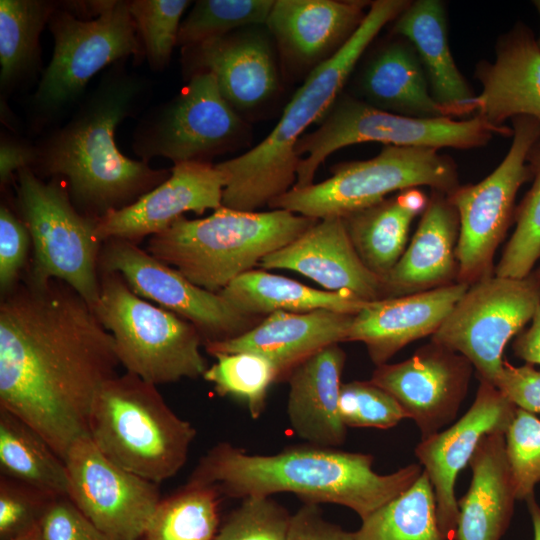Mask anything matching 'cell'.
I'll return each instance as SVG.
<instances>
[{"label": "cell", "instance_id": "1", "mask_svg": "<svg viewBox=\"0 0 540 540\" xmlns=\"http://www.w3.org/2000/svg\"><path fill=\"white\" fill-rule=\"evenodd\" d=\"M120 365L112 335L65 282L28 275L1 298L0 408L63 460L89 436L95 398Z\"/></svg>", "mask_w": 540, "mask_h": 540}, {"label": "cell", "instance_id": "2", "mask_svg": "<svg viewBox=\"0 0 540 540\" xmlns=\"http://www.w3.org/2000/svg\"><path fill=\"white\" fill-rule=\"evenodd\" d=\"M124 61L103 74L66 124L34 145L30 166L39 177L62 180L78 212L97 220L133 204L171 175L128 158L116 145L117 126L150 94L148 80L129 72Z\"/></svg>", "mask_w": 540, "mask_h": 540}, {"label": "cell", "instance_id": "3", "mask_svg": "<svg viewBox=\"0 0 540 540\" xmlns=\"http://www.w3.org/2000/svg\"><path fill=\"white\" fill-rule=\"evenodd\" d=\"M373 460L370 454L309 443L264 455L221 442L200 459L187 483L242 499L291 492L305 503L345 506L363 520L409 489L423 473L419 463H412L379 474Z\"/></svg>", "mask_w": 540, "mask_h": 540}, {"label": "cell", "instance_id": "4", "mask_svg": "<svg viewBox=\"0 0 540 540\" xmlns=\"http://www.w3.org/2000/svg\"><path fill=\"white\" fill-rule=\"evenodd\" d=\"M406 0L371 2L363 22L331 58L309 72L272 131L255 147L216 167L226 178L222 206L255 212L293 188L300 159L294 147L306 129L326 115L364 52Z\"/></svg>", "mask_w": 540, "mask_h": 540}, {"label": "cell", "instance_id": "5", "mask_svg": "<svg viewBox=\"0 0 540 540\" xmlns=\"http://www.w3.org/2000/svg\"><path fill=\"white\" fill-rule=\"evenodd\" d=\"M317 220L284 209L247 212L221 206L202 219L180 217L149 238L147 252L195 285L220 293Z\"/></svg>", "mask_w": 540, "mask_h": 540}, {"label": "cell", "instance_id": "6", "mask_svg": "<svg viewBox=\"0 0 540 540\" xmlns=\"http://www.w3.org/2000/svg\"><path fill=\"white\" fill-rule=\"evenodd\" d=\"M196 429L165 402L156 385L125 372L98 392L89 437L113 463L159 484L184 466Z\"/></svg>", "mask_w": 540, "mask_h": 540}, {"label": "cell", "instance_id": "7", "mask_svg": "<svg viewBox=\"0 0 540 540\" xmlns=\"http://www.w3.org/2000/svg\"><path fill=\"white\" fill-rule=\"evenodd\" d=\"M93 308L112 335L120 364L154 385L203 376V338L189 321L136 295L117 272H99Z\"/></svg>", "mask_w": 540, "mask_h": 540}, {"label": "cell", "instance_id": "8", "mask_svg": "<svg viewBox=\"0 0 540 540\" xmlns=\"http://www.w3.org/2000/svg\"><path fill=\"white\" fill-rule=\"evenodd\" d=\"M508 126H494L480 118H414L378 109L361 99L338 97L317 129L305 133L294 147L300 159L293 188L313 184L320 165L346 146L379 142L385 146L473 149L494 135L512 136Z\"/></svg>", "mask_w": 540, "mask_h": 540}, {"label": "cell", "instance_id": "9", "mask_svg": "<svg viewBox=\"0 0 540 540\" xmlns=\"http://www.w3.org/2000/svg\"><path fill=\"white\" fill-rule=\"evenodd\" d=\"M48 28L53 54L31 98L32 126L42 128L77 100L89 80L106 66L145 51L128 1L104 0L100 14L81 19L60 2Z\"/></svg>", "mask_w": 540, "mask_h": 540}, {"label": "cell", "instance_id": "10", "mask_svg": "<svg viewBox=\"0 0 540 540\" xmlns=\"http://www.w3.org/2000/svg\"><path fill=\"white\" fill-rule=\"evenodd\" d=\"M422 186L454 192L460 186L454 160L434 148L385 146L371 159L337 164L328 179L292 188L268 206L314 219L342 218L392 192Z\"/></svg>", "mask_w": 540, "mask_h": 540}, {"label": "cell", "instance_id": "11", "mask_svg": "<svg viewBox=\"0 0 540 540\" xmlns=\"http://www.w3.org/2000/svg\"><path fill=\"white\" fill-rule=\"evenodd\" d=\"M17 207L33 248L28 275L36 281L57 279L72 287L94 308L99 299L102 241L97 219L73 205L62 180L45 182L31 167L17 171Z\"/></svg>", "mask_w": 540, "mask_h": 540}, {"label": "cell", "instance_id": "12", "mask_svg": "<svg viewBox=\"0 0 540 540\" xmlns=\"http://www.w3.org/2000/svg\"><path fill=\"white\" fill-rule=\"evenodd\" d=\"M511 121L512 143L498 167L480 182L460 185L448 195L459 216L455 254L460 283L471 285L494 274V253L514 222L517 192L532 179L527 156L540 139V122L529 116Z\"/></svg>", "mask_w": 540, "mask_h": 540}, {"label": "cell", "instance_id": "13", "mask_svg": "<svg viewBox=\"0 0 540 540\" xmlns=\"http://www.w3.org/2000/svg\"><path fill=\"white\" fill-rule=\"evenodd\" d=\"M244 132V122L223 96L215 76L199 72L173 99L140 119L132 146L146 163L154 157L174 164L208 162L234 147Z\"/></svg>", "mask_w": 540, "mask_h": 540}, {"label": "cell", "instance_id": "14", "mask_svg": "<svg viewBox=\"0 0 540 540\" xmlns=\"http://www.w3.org/2000/svg\"><path fill=\"white\" fill-rule=\"evenodd\" d=\"M540 301V279L492 275L471 284L441 326L436 342L463 355L480 380L494 385L503 352L534 316Z\"/></svg>", "mask_w": 540, "mask_h": 540}, {"label": "cell", "instance_id": "15", "mask_svg": "<svg viewBox=\"0 0 540 540\" xmlns=\"http://www.w3.org/2000/svg\"><path fill=\"white\" fill-rule=\"evenodd\" d=\"M100 271L119 273L136 295L192 323L203 338V346L238 337L264 318L236 310L219 293L195 285L127 240L108 239L102 243Z\"/></svg>", "mask_w": 540, "mask_h": 540}, {"label": "cell", "instance_id": "16", "mask_svg": "<svg viewBox=\"0 0 540 540\" xmlns=\"http://www.w3.org/2000/svg\"><path fill=\"white\" fill-rule=\"evenodd\" d=\"M68 498L111 540H138L160 500L156 483L108 459L89 436L64 459Z\"/></svg>", "mask_w": 540, "mask_h": 540}, {"label": "cell", "instance_id": "17", "mask_svg": "<svg viewBox=\"0 0 540 540\" xmlns=\"http://www.w3.org/2000/svg\"><path fill=\"white\" fill-rule=\"evenodd\" d=\"M517 407L493 384L480 380L475 399L465 414L421 441L415 455L435 493L439 529L445 540H455L459 516L455 485L480 441L493 433L505 434Z\"/></svg>", "mask_w": 540, "mask_h": 540}, {"label": "cell", "instance_id": "18", "mask_svg": "<svg viewBox=\"0 0 540 540\" xmlns=\"http://www.w3.org/2000/svg\"><path fill=\"white\" fill-rule=\"evenodd\" d=\"M472 371L463 355L431 340L402 362L376 366L370 381L395 398L425 439L454 421Z\"/></svg>", "mask_w": 540, "mask_h": 540}, {"label": "cell", "instance_id": "19", "mask_svg": "<svg viewBox=\"0 0 540 540\" xmlns=\"http://www.w3.org/2000/svg\"><path fill=\"white\" fill-rule=\"evenodd\" d=\"M224 174L209 162L174 164L170 177L133 204L98 219L96 233L104 242L123 239L138 244L168 229L192 211L203 214L222 206Z\"/></svg>", "mask_w": 540, "mask_h": 540}, {"label": "cell", "instance_id": "20", "mask_svg": "<svg viewBox=\"0 0 540 540\" xmlns=\"http://www.w3.org/2000/svg\"><path fill=\"white\" fill-rule=\"evenodd\" d=\"M260 26L239 29L225 36L184 48L189 77L212 73L236 111L258 108L279 89V74L269 35Z\"/></svg>", "mask_w": 540, "mask_h": 540}, {"label": "cell", "instance_id": "21", "mask_svg": "<svg viewBox=\"0 0 540 540\" xmlns=\"http://www.w3.org/2000/svg\"><path fill=\"white\" fill-rule=\"evenodd\" d=\"M474 75L482 90L471 101L472 117L498 127L517 116L540 122V47L523 22L497 39L494 61H480Z\"/></svg>", "mask_w": 540, "mask_h": 540}, {"label": "cell", "instance_id": "22", "mask_svg": "<svg viewBox=\"0 0 540 540\" xmlns=\"http://www.w3.org/2000/svg\"><path fill=\"white\" fill-rule=\"evenodd\" d=\"M259 266L295 271L327 291L349 292L367 302L383 298L381 279L360 259L341 217L318 219L295 240L266 255Z\"/></svg>", "mask_w": 540, "mask_h": 540}, {"label": "cell", "instance_id": "23", "mask_svg": "<svg viewBox=\"0 0 540 540\" xmlns=\"http://www.w3.org/2000/svg\"><path fill=\"white\" fill-rule=\"evenodd\" d=\"M370 4L360 0H276L265 26L289 64L313 70L353 36Z\"/></svg>", "mask_w": 540, "mask_h": 540}, {"label": "cell", "instance_id": "24", "mask_svg": "<svg viewBox=\"0 0 540 540\" xmlns=\"http://www.w3.org/2000/svg\"><path fill=\"white\" fill-rule=\"evenodd\" d=\"M469 286L455 282L367 302L354 315L347 341L362 342L372 362L383 365L406 345L433 335Z\"/></svg>", "mask_w": 540, "mask_h": 540}, {"label": "cell", "instance_id": "25", "mask_svg": "<svg viewBox=\"0 0 540 540\" xmlns=\"http://www.w3.org/2000/svg\"><path fill=\"white\" fill-rule=\"evenodd\" d=\"M353 317L326 309L306 313L274 312L246 333L223 342L207 343L204 347L212 356L237 352L261 355L274 365L281 381L318 351L346 342Z\"/></svg>", "mask_w": 540, "mask_h": 540}, {"label": "cell", "instance_id": "26", "mask_svg": "<svg viewBox=\"0 0 540 540\" xmlns=\"http://www.w3.org/2000/svg\"><path fill=\"white\" fill-rule=\"evenodd\" d=\"M459 226L458 212L448 195L432 190L409 246L382 279V299L457 282Z\"/></svg>", "mask_w": 540, "mask_h": 540}, {"label": "cell", "instance_id": "27", "mask_svg": "<svg viewBox=\"0 0 540 540\" xmlns=\"http://www.w3.org/2000/svg\"><path fill=\"white\" fill-rule=\"evenodd\" d=\"M391 33L413 45L443 116L457 120L472 115L471 101L476 94L452 56L445 4L439 0L410 1L393 21Z\"/></svg>", "mask_w": 540, "mask_h": 540}, {"label": "cell", "instance_id": "28", "mask_svg": "<svg viewBox=\"0 0 540 540\" xmlns=\"http://www.w3.org/2000/svg\"><path fill=\"white\" fill-rule=\"evenodd\" d=\"M346 354L330 345L290 373L287 415L294 433L307 443L336 448L346 438L339 399Z\"/></svg>", "mask_w": 540, "mask_h": 540}, {"label": "cell", "instance_id": "29", "mask_svg": "<svg viewBox=\"0 0 540 540\" xmlns=\"http://www.w3.org/2000/svg\"><path fill=\"white\" fill-rule=\"evenodd\" d=\"M469 465L472 478L467 492L458 500L455 540H501L517 500L505 434L484 436Z\"/></svg>", "mask_w": 540, "mask_h": 540}, {"label": "cell", "instance_id": "30", "mask_svg": "<svg viewBox=\"0 0 540 540\" xmlns=\"http://www.w3.org/2000/svg\"><path fill=\"white\" fill-rule=\"evenodd\" d=\"M366 63L360 78L363 101L414 118L444 117L430 94L426 74L413 45L395 36Z\"/></svg>", "mask_w": 540, "mask_h": 540}, {"label": "cell", "instance_id": "31", "mask_svg": "<svg viewBox=\"0 0 540 540\" xmlns=\"http://www.w3.org/2000/svg\"><path fill=\"white\" fill-rule=\"evenodd\" d=\"M427 203L422 190L409 188L342 217L360 259L381 281L404 253L412 220Z\"/></svg>", "mask_w": 540, "mask_h": 540}, {"label": "cell", "instance_id": "32", "mask_svg": "<svg viewBox=\"0 0 540 540\" xmlns=\"http://www.w3.org/2000/svg\"><path fill=\"white\" fill-rule=\"evenodd\" d=\"M236 310L266 317L274 312L306 313L320 309L357 314L367 301L345 291H325L265 270H251L219 293Z\"/></svg>", "mask_w": 540, "mask_h": 540}, {"label": "cell", "instance_id": "33", "mask_svg": "<svg viewBox=\"0 0 540 540\" xmlns=\"http://www.w3.org/2000/svg\"><path fill=\"white\" fill-rule=\"evenodd\" d=\"M1 475L56 498L67 496L64 460L33 428L0 408Z\"/></svg>", "mask_w": 540, "mask_h": 540}, {"label": "cell", "instance_id": "34", "mask_svg": "<svg viewBox=\"0 0 540 540\" xmlns=\"http://www.w3.org/2000/svg\"><path fill=\"white\" fill-rule=\"evenodd\" d=\"M60 2L0 1V84L7 92L29 77L40 62L39 38Z\"/></svg>", "mask_w": 540, "mask_h": 540}, {"label": "cell", "instance_id": "35", "mask_svg": "<svg viewBox=\"0 0 540 540\" xmlns=\"http://www.w3.org/2000/svg\"><path fill=\"white\" fill-rule=\"evenodd\" d=\"M355 540H445L438 525L433 486L423 470L419 479L367 518Z\"/></svg>", "mask_w": 540, "mask_h": 540}, {"label": "cell", "instance_id": "36", "mask_svg": "<svg viewBox=\"0 0 540 540\" xmlns=\"http://www.w3.org/2000/svg\"><path fill=\"white\" fill-rule=\"evenodd\" d=\"M216 489L187 483L160 501L144 536L147 540H213L218 532Z\"/></svg>", "mask_w": 540, "mask_h": 540}, {"label": "cell", "instance_id": "37", "mask_svg": "<svg viewBox=\"0 0 540 540\" xmlns=\"http://www.w3.org/2000/svg\"><path fill=\"white\" fill-rule=\"evenodd\" d=\"M216 362L203 378L213 384L220 396L245 403L253 419L261 416L270 386L278 381L274 365L265 357L250 353H218Z\"/></svg>", "mask_w": 540, "mask_h": 540}, {"label": "cell", "instance_id": "38", "mask_svg": "<svg viewBox=\"0 0 540 540\" xmlns=\"http://www.w3.org/2000/svg\"><path fill=\"white\" fill-rule=\"evenodd\" d=\"M527 163L532 185L516 206L515 229L494 268L496 276L525 278L540 259V139L531 147Z\"/></svg>", "mask_w": 540, "mask_h": 540}, {"label": "cell", "instance_id": "39", "mask_svg": "<svg viewBox=\"0 0 540 540\" xmlns=\"http://www.w3.org/2000/svg\"><path fill=\"white\" fill-rule=\"evenodd\" d=\"M272 0H200L182 21L177 45L193 47L251 26H265Z\"/></svg>", "mask_w": 540, "mask_h": 540}, {"label": "cell", "instance_id": "40", "mask_svg": "<svg viewBox=\"0 0 540 540\" xmlns=\"http://www.w3.org/2000/svg\"><path fill=\"white\" fill-rule=\"evenodd\" d=\"M187 0H132L130 14L142 42L147 61L154 71L165 69L178 42L181 17Z\"/></svg>", "mask_w": 540, "mask_h": 540}, {"label": "cell", "instance_id": "41", "mask_svg": "<svg viewBox=\"0 0 540 540\" xmlns=\"http://www.w3.org/2000/svg\"><path fill=\"white\" fill-rule=\"evenodd\" d=\"M505 445L517 500L527 501L540 482V419L517 408Z\"/></svg>", "mask_w": 540, "mask_h": 540}, {"label": "cell", "instance_id": "42", "mask_svg": "<svg viewBox=\"0 0 540 540\" xmlns=\"http://www.w3.org/2000/svg\"><path fill=\"white\" fill-rule=\"evenodd\" d=\"M291 516L270 496L245 497L213 540H286Z\"/></svg>", "mask_w": 540, "mask_h": 540}, {"label": "cell", "instance_id": "43", "mask_svg": "<svg viewBox=\"0 0 540 540\" xmlns=\"http://www.w3.org/2000/svg\"><path fill=\"white\" fill-rule=\"evenodd\" d=\"M339 410L346 427L389 429L407 418L395 398L370 380L342 383Z\"/></svg>", "mask_w": 540, "mask_h": 540}, {"label": "cell", "instance_id": "44", "mask_svg": "<svg viewBox=\"0 0 540 540\" xmlns=\"http://www.w3.org/2000/svg\"><path fill=\"white\" fill-rule=\"evenodd\" d=\"M52 499L26 484L1 475L0 540L16 538L38 527Z\"/></svg>", "mask_w": 540, "mask_h": 540}, {"label": "cell", "instance_id": "45", "mask_svg": "<svg viewBox=\"0 0 540 540\" xmlns=\"http://www.w3.org/2000/svg\"><path fill=\"white\" fill-rule=\"evenodd\" d=\"M32 240L24 221L4 204L0 207V291L10 293L20 282Z\"/></svg>", "mask_w": 540, "mask_h": 540}, {"label": "cell", "instance_id": "46", "mask_svg": "<svg viewBox=\"0 0 540 540\" xmlns=\"http://www.w3.org/2000/svg\"><path fill=\"white\" fill-rule=\"evenodd\" d=\"M39 526L45 540H111L68 496L49 502Z\"/></svg>", "mask_w": 540, "mask_h": 540}, {"label": "cell", "instance_id": "47", "mask_svg": "<svg viewBox=\"0 0 540 540\" xmlns=\"http://www.w3.org/2000/svg\"><path fill=\"white\" fill-rule=\"evenodd\" d=\"M494 386L517 408L540 413V370L532 364L513 366L504 361Z\"/></svg>", "mask_w": 540, "mask_h": 540}, {"label": "cell", "instance_id": "48", "mask_svg": "<svg viewBox=\"0 0 540 540\" xmlns=\"http://www.w3.org/2000/svg\"><path fill=\"white\" fill-rule=\"evenodd\" d=\"M286 540H355V537L354 532L326 520L318 504L305 503L291 516Z\"/></svg>", "mask_w": 540, "mask_h": 540}, {"label": "cell", "instance_id": "49", "mask_svg": "<svg viewBox=\"0 0 540 540\" xmlns=\"http://www.w3.org/2000/svg\"><path fill=\"white\" fill-rule=\"evenodd\" d=\"M35 157V147L24 140L2 137L0 143V182L5 186L23 167L31 166Z\"/></svg>", "mask_w": 540, "mask_h": 540}, {"label": "cell", "instance_id": "50", "mask_svg": "<svg viewBox=\"0 0 540 540\" xmlns=\"http://www.w3.org/2000/svg\"><path fill=\"white\" fill-rule=\"evenodd\" d=\"M531 324L515 338L512 348L516 357L528 364H540V301Z\"/></svg>", "mask_w": 540, "mask_h": 540}, {"label": "cell", "instance_id": "51", "mask_svg": "<svg viewBox=\"0 0 540 540\" xmlns=\"http://www.w3.org/2000/svg\"><path fill=\"white\" fill-rule=\"evenodd\" d=\"M533 527V540H540V505L535 497L526 501Z\"/></svg>", "mask_w": 540, "mask_h": 540}, {"label": "cell", "instance_id": "52", "mask_svg": "<svg viewBox=\"0 0 540 540\" xmlns=\"http://www.w3.org/2000/svg\"><path fill=\"white\" fill-rule=\"evenodd\" d=\"M10 540H45V539L41 533L40 526H38L32 529L31 531Z\"/></svg>", "mask_w": 540, "mask_h": 540}, {"label": "cell", "instance_id": "53", "mask_svg": "<svg viewBox=\"0 0 540 540\" xmlns=\"http://www.w3.org/2000/svg\"><path fill=\"white\" fill-rule=\"evenodd\" d=\"M533 5L535 6V8L537 9L538 13H539V16H540V0H537V1H533ZM537 39V43L540 47V34H539V37L536 38Z\"/></svg>", "mask_w": 540, "mask_h": 540}, {"label": "cell", "instance_id": "54", "mask_svg": "<svg viewBox=\"0 0 540 540\" xmlns=\"http://www.w3.org/2000/svg\"><path fill=\"white\" fill-rule=\"evenodd\" d=\"M532 274L540 279V266L532 271Z\"/></svg>", "mask_w": 540, "mask_h": 540}]
</instances>
